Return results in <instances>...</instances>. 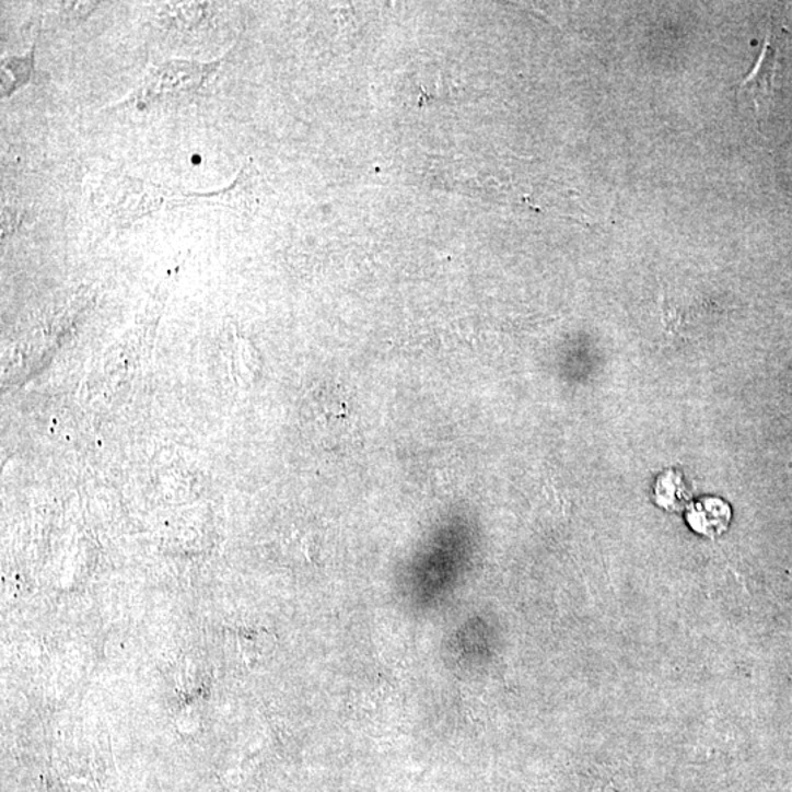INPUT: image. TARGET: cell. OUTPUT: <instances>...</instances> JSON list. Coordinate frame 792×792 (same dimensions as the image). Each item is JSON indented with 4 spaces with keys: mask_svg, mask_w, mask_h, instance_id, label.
Here are the masks:
<instances>
[{
    "mask_svg": "<svg viewBox=\"0 0 792 792\" xmlns=\"http://www.w3.org/2000/svg\"><path fill=\"white\" fill-rule=\"evenodd\" d=\"M0 68H2V79L8 77L7 81H2V98H10L12 94L36 80V45L24 55L2 56Z\"/></svg>",
    "mask_w": 792,
    "mask_h": 792,
    "instance_id": "8992f818",
    "label": "cell"
},
{
    "mask_svg": "<svg viewBox=\"0 0 792 792\" xmlns=\"http://www.w3.org/2000/svg\"><path fill=\"white\" fill-rule=\"evenodd\" d=\"M258 171L253 161H247L241 167L238 176L228 187L212 193L179 191L180 206L194 203L208 206H222L236 212L253 210L257 205L258 194Z\"/></svg>",
    "mask_w": 792,
    "mask_h": 792,
    "instance_id": "277c9868",
    "label": "cell"
},
{
    "mask_svg": "<svg viewBox=\"0 0 792 792\" xmlns=\"http://www.w3.org/2000/svg\"><path fill=\"white\" fill-rule=\"evenodd\" d=\"M158 7V27L167 38L196 42L213 28L222 3L166 2Z\"/></svg>",
    "mask_w": 792,
    "mask_h": 792,
    "instance_id": "3957f363",
    "label": "cell"
},
{
    "mask_svg": "<svg viewBox=\"0 0 792 792\" xmlns=\"http://www.w3.org/2000/svg\"><path fill=\"white\" fill-rule=\"evenodd\" d=\"M731 519L729 505L719 499H706L690 511L688 520L696 532L704 536H718L726 531Z\"/></svg>",
    "mask_w": 792,
    "mask_h": 792,
    "instance_id": "52a82bcc",
    "label": "cell"
},
{
    "mask_svg": "<svg viewBox=\"0 0 792 792\" xmlns=\"http://www.w3.org/2000/svg\"><path fill=\"white\" fill-rule=\"evenodd\" d=\"M223 60L214 59L200 62L193 59H167L154 63L141 77L139 84L125 101L114 109H132L145 112L153 109H175L189 105L200 96L201 92L217 72L221 70Z\"/></svg>",
    "mask_w": 792,
    "mask_h": 792,
    "instance_id": "6da1fadb",
    "label": "cell"
},
{
    "mask_svg": "<svg viewBox=\"0 0 792 792\" xmlns=\"http://www.w3.org/2000/svg\"><path fill=\"white\" fill-rule=\"evenodd\" d=\"M175 201L174 189L127 172L110 171L93 189L90 208L103 225L125 228L159 212L166 205L175 206Z\"/></svg>",
    "mask_w": 792,
    "mask_h": 792,
    "instance_id": "7a4b0ae2",
    "label": "cell"
},
{
    "mask_svg": "<svg viewBox=\"0 0 792 792\" xmlns=\"http://www.w3.org/2000/svg\"><path fill=\"white\" fill-rule=\"evenodd\" d=\"M774 72H777V51L772 49L769 40H766L755 70L738 85L739 93L752 94L757 110H760L772 97Z\"/></svg>",
    "mask_w": 792,
    "mask_h": 792,
    "instance_id": "5b68a950",
    "label": "cell"
}]
</instances>
